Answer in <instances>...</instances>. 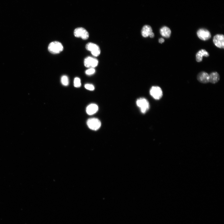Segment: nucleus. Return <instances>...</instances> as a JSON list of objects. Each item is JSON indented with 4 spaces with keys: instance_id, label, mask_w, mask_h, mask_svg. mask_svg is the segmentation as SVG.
<instances>
[{
    "instance_id": "nucleus-1",
    "label": "nucleus",
    "mask_w": 224,
    "mask_h": 224,
    "mask_svg": "<svg viewBox=\"0 0 224 224\" xmlns=\"http://www.w3.org/2000/svg\"><path fill=\"white\" fill-rule=\"evenodd\" d=\"M62 44L57 41H54L51 43L48 47L49 52L53 54H58L62 52L63 50Z\"/></svg>"
},
{
    "instance_id": "nucleus-2",
    "label": "nucleus",
    "mask_w": 224,
    "mask_h": 224,
    "mask_svg": "<svg viewBox=\"0 0 224 224\" xmlns=\"http://www.w3.org/2000/svg\"><path fill=\"white\" fill-rule=\"evenodd\" d=\"M137 106L140 108L141 112L145 113L149 109L150 106L148 101L144 98H141L136 101Z\"/></svg>"
},
{
    "instance_id": "nucleus-3",
    "label": "nucleus",
    "mask_w": 224,
    "mask_h": 224,
    "mask_svg": "<svg viewBox=\"0 0 224 224\" xmlns=\"http://www.w3.org/2000/svg\"><path fill=\"white\" fill-rule=\"evenodd\" d=\"M86 48L88 51H90L92 55L95 57L98 56L100 54L99 47L94 43H88L86 46Z\"/></svg>"
},
{
    "instance_id": "nucleus-4",
    "label": "nucleus",
    "mask_w": 224,
    "mask_h": 224,
    "mask_svg": "<svg viewBox=\"0 0 224 224\" xmlns=\"http://www.w3.org/2000/svg\"><path fill=\"white\" fill-rule=\"evenodd\" d=\"M74 35L77 38H80L84 40L88 39L89 34L88 32L83 28H78L75 30Z\"/></svg>"
},
{
    "instance_id": "nucleus-5",
    "label": "nucleus",
    "mask_w": 224,
    "mask_h": 224,
    "mask_svg": "<svg viewBox=\"0 0 224 224\" xmlns=\"http://www.w3.org/2000/svg\"><path fill=\"white\" fill-rule=\"evenodd\" d=\"M87 124L92 130H97L100 127L101 123L100 121L96 118H91L88 120Z\"/></svg>"
},
{
    "instance_id": "nucleus-6",
    "label": "nucleus",
    "mask_w": 224,
    "mask_h": 224,
    "mask_svg": "<svg viewBox=\"0 0 224 224\" xmlns=\"http://www.w3.org/2000/svg\"><path fill=\"white\" fill-rule=\"evenodd\" d=\"M150 93L151 95L156 100L160 99L163 95L161 89L158 86L152 87L150 90Z\"/></svg>"
},
{
    "instance_id": "nucleus-7",
    "label": "nucleus",
    "mask_w": 224,
    "mask_h": 224,
    "mask_svg": "<svg viewBox=\"0 0 224 224\" xmlns=\"http://www.w3.org/2000/svg\"><path fill=\"white\" fill-rule=\"evenodd\" d=\"M197 34L198 37L203 41H206L211 38V34L208 30L204 29H199L197 32Z\"/></svg>"
},
{
    "instance_id": "nucleus-8",
    "label": "nucleus",
    "mask_w": 224,
    "mask_h": 224,
    "mask_svg": "<svg viewBox=\"0 0 224 224\" xmlns=\"http://www.w3.org/2000/svg\"><path fill=\"white\" fill-rule=\"evenodd\" d=\"M213 42L215 46L218 48L221 49L224 48V37L223 35H216L213 38Z\"/></svg>"
},
{
    "instance_id": "nucleus-9",
    "label": "nucleus",
    "mask_w": 224,
    "mask_h": 224,
    "mask_svg": "<svg viewBox=\"0 0 224 224\" xmlns=\"http://www.w3.org/2000/svg\"><path fill=\"white\" fill-rule=\"evenodd\" d=\"M98 63V60L94 58L88 57L84 61L85 66L87 68H94L97 66Z\"/></svg>"
},
{
    "instance_id": "nucleus-10",
    "label": "nucleus",
    "mask_w": 224,
    "mask_h": 224,
    "mask_svg": "<svg viewBox=\"0 0 224 224\" xmlns=\"http://www.w3.org/2000/svg\"><path fill=\"white\" fill-rule=\"evenodd\" d=\"M197 79L200 83L207 84L209 82V75L205 72H201L197 76Z\"/></svg>"
},
{
    "instance_id": "nucleus-11",
    "label": "nucleus",
    "mask_w": 224,
    "mask_h": 224,
    "mask_svg": "<svg viewBox=\"0 0 224 224\" xmlns=\"http://www.w3.org/2000/svg\"><path fill=\"white\" fill-rule=\"evenodd\" d=\"M209 56V53L207 51L204 49H201L199 50L196 54V61L197 62H200L202 61L203 57H208Z\"/></svg>"
},
{
    "instance_id": "nucleus-12",
    "label": "nucleus",
    "mask_w": 224,
    "mask_h": 224,
    "mask_svg": "<svg viewBox=\"0 0 224 224\" xmlns=\"http://www.w3.org/2000/svg\"><path fill=\"white\" fill-rule=\"evenodd\" d=\"M98 109V107L97 105L95 104H91L87 107L86 111L88 115H91L96 113Z\"/></svg>"
},
{
    "instance_id": "nucleus-13",
    "label": "nucleus",
    "mask_w": 224,
    "mask_h": 224,
    "mask_svg": "<svg viewBox=\"0 0 224 224\" xmlns=\"http://www.w3.org/2000/svg\"><path fill=\"white\" fill-rule=\"evenodd\" d=\"M153 30L151 26L148 25L144 26L141 30V34L144 38H147L153 33Z\"/></svg>"
},
{
    "instance_id": "nucleus-14",
    "label": "nucleus",
    "mask_w": 224,
    "mask_h": 224,
    "mask_svg": "<svg viewBox=\"0 0 224 224\" xmlns=\"http://www.w3.org/2000/svg\"><path fill=\"white\" fill-rule=\"evenodd\" d=\"M220 77L217 72H213L209 75V82L215 84L218 82L220 80Z\"/></svg>"
},
{
    "instance_id": "nucleus-15",
    "label": "nucleus",
    "mask_w": 224,
    "mask_h": 224,
    "mask_svg": "<svg viewBox=\"0 0 224 224\" xmlns=\"http://www.w3.org/2000/svg\"><path fill=\"white\" fill-rule=\"evenodd\" d=\"M160 33L162 37L166 38H169L171 36V31L169 28L164 26L160 29Z\"/></svg>"
},
{
    "instance_id": "nucleus-16",
    "label": "nucleus",
    "mask_w": 224,
    "mask_h": 224,
    "mask_svg": "<svg viewBox=\"0 0 224 224\" xmlns=\"http://www.w3.org/2000/svg\"><path fill=\"white\" fill-rule=\"evenodd\" d=\"M61 81L62 84L65 86H67L69 84L68 78L66 75H64L62 76L61 78Z\"/></svg>"
},
{
    "instance_id": "nucleus-17",
    "label": "nucleus",
    "mask_w": 224,
    "mask_h": 224,
    "mask_svg": "<svg viewBox=\"0 0 224 224\" xmlns=\"http://www.w3.org/2000/svg\"><path fill=\"white\" fill-rule=\"evenodd\" d=\"M74 85L76 88H79L81 85L80 79L78 77L75 78L74 80Z\"/></svg>"
},
{
    "instance_id": "nucleus-18",
    "label": "nucleus",
    "mask_w": 224,
    "mask_h": 224,
    "mask_svg": "<svg viewBox=\"0 0 224 224\" xmlns=\"http://www.w3.org/2000/svg\"><path fill=\"white\" fill-rule=\"evenodd\" d=\"M95 72V70L93 68H91L88 70H87L86 72L85 73L86 75H90L94 74Z\"/></svg>"
},
{
    "instance_id": "nucleus-19",
    "label": "nucleus",
    "mask_w": 224,
    "mask_h": 224,
    "mask_svg": "<svg viewBox=\"0 0 224 224\" xmlns=\"http://www.w3.org/2000/svg\"><path fill=\"white\" fill-rule=\"evenodd\" d=\"M85 88L87 90L93 91L95 89L94 86L91 84H87L85 85Z\"/></svg>"
},
{
    "instance_id": "nucleus-20",
    "label": "nucleus",
    "mask_w": 224,
    "mask_h": 224,
    "mask_svg": "<svg viewBox=\"0 0 224 224\" xmlns=\"http://www.w3.org/2000/svg\"><path fill=\"white\" fill-rule=\"evenodd\" d=\"M165 41L164 39L163 38H160L159 40V42L160 43H163Z\"/></svg>"
},
{
    "instance_id": "nucleus-21",
    "label": "nucleus",
    "mask_w": 224,
    "mask_h": 224,
    "mask_svg": "<svg viewBox=\"0 0 224 224\" xmlns=\"http://www.w3.org/2000/svg\"><path fill=\"white\" fill-rule=\"evenodd\" d=\"M154 36V34L153 32L149 36V37H150L151 38H153Z\"/></svg>"
}]
</instances>
